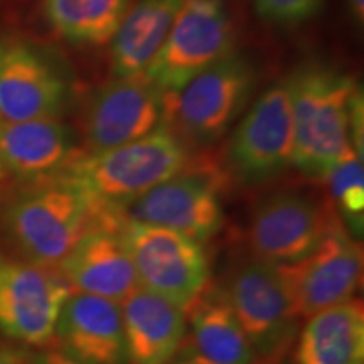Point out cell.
<instances>
[{"instance_id":"6da1fadb","label":"cell","mask_w":364,"mask_h":364,"mask_svg":"<svg viewBox=\"0 0 364 364\" xmlns=\"http://www.w3.org/2000/svg\"><path fill=\"white\" fill-rule=\"evenodd\" d=\"M118 211L95 203L63 176L24 182L0 208V231L12 253L56 268L83 235L110 226Z\"/></svg>"},{"instance_id":"7a4b0ae2","label":"cell","mask_w":364,"mask_h":364,"mask_svg":"<svg viewBox=\"0 0 364 364\" xmlns=\"http://www.w3.org/2000/svg\"><path fill=\"white\" fill-rule=\"evenodd\" d=\"M285 83L294 118L292 166L307 179L324 181L341 159L354 150L351 103L356 81L336 68L307 65Z\"/></svg>"},{"instance_id":"3957f363","label":"cell","mask_w":364,"mask_h":364,"mask_svg":"<svg viewBox=\"0 0 364 364\" xmlns=\"http://www.w3.org/2000/svg\"><path fill=\"white\" fill-rule=\"evenodd\" d=\"M189 161L191 150L161 125L134 142L100 152L83 150L59 176L103 208L124 211L136 198L179 174Z\"/></svg>"},{"instance_id":"277c9868","label":"cell","mask_w":364,"mask_h":364,"mask_svg":"<svg viewBox=\"0 0 364 364\" xmlns=\"http://www.w3.org/2000/svg\"><path fill=\"white\" fill-rule=\"evenodd\" d=\"M258 75L248 58L231 53L177 91H166L162 125L191 149L216 144L248 107Z\"/></svg>"},{"instance_id":"5b68a950","label":"cell","mask_w":364,"mask_h":364,"mask_svg":"<svg viewBox=\"0 0 364 364\" xmlns=\"http://www.w3.org/2000/svg\"><path fill=\"white\" fill-rule=\"evenodd\" d=\"M252 344L258 364L290 356L302 318L295 312L280 265L252 253L235 255L220 282Z\"/></svg>"},{"instance_id":"8992f818","label":"cell","mask_w":364,"mask_h":364,"mask_svg":"<svg viewBox=\"0 0 364 364\" xmlns=\"http://www.w3.org/2000/svg\"><path fill=\"white\" fill-rule=\"evenodd\" d=\"M117 231L142 289L186 312L206 289L211 268L204 245L167 228L122 216Z\"/></svg>"},{"instance_id":"52a82bcc","label":"cell","mask_w":364,"mask_h":364,"mask_svg":"<svg viewBox=\"0 0 364 364\" xmlns=\"http://www.w3.org/2000/svg\"><path fill=\"white\" fill-rule=\"evenodd\" d=\"M223 188L225 174L220 167L189 161L179 174L136 198L122 213L129 220L167 228L206 245L225 225Z\"/></svg>"},{"instance_id":"ba28073f","label":"cell","mask_w":364,"mask_h":364,"mask_svg":"<svg viewBox=\"0 0 364 364\" xmlns=\"http://www.w3.org/2000/svg\"><path fill=\"white\" fill-rule=\"evenodd\" d=\"M235 39L226 0H184L145 75L164 91H177L235 53Z\"/></svg>"},{"instance_id":"9c48e42d","label":"cell","mask_w":364,"mask_h":364,"mask_svg":"<svg viewBox=\"0 0 364 364\" xmlns=\"http://www.w3.org/2000/svg\"><path fill=\"white\" fill-rule=\"evenodd\" d=\"M73 292L56 268L0 250V334L24 348L53 344L63 304Z\"/></svg>"},{"instance_id":"30bf717a","label":"cell","mask_w":364,"mask_h":364,"mask_svg":"<svg viewBox=\"0 0 364 364\" xmlns=\"http://www.w3.org/2000/svg\"><path fill=\"white\" fill-rule=\"evenodd\" d=\"M294 118L285 80L245 113L226 145L228 172L241 184H265L292 166Z\"/></svg>"},{"instance_id":"8fae6325","label":"cell","mask_w":364,"mask_h":364,"mask_svg":"<svg viewBox=\"0 0 364 364\" xmlns=\"http://www.w3.org/2000/svg\"><path fill=\"white\" fill-rule=\"evenodd\" d=\"M331 203L302 189H280L255 204L248 225V252L275 265L307 257L329 230Z\"/></svg>"},{"instance_id":"7c38bea8","label":"cell","mask_w":364,"mask_h":364,"mask_svg":"<svg viewBox=\"0 0 364 364\" xmlns=\"http://www.w3.org/2000/svg\"><path fill=\"white\" fill-rule=\"evenodd\" d=\"M166 91L145 73L113 78L91 93L80 120L85 152L139 140L164 122Z\"/></svg>"},{"instance_id":"4fadbf2b","label":"cell","mask_w":364,"mask_h":364,"mask_svg":"<svg viewBox=\"0 0 364 364\" xmlns=\"http://www.w3.org/2000/svg\"><path fill=\"white\" fill-rule=\"evenodd\" d=\"M363 247L336 215L321 243L302 260L280 265L295 312L309 318L353 300L363 279Z\"/></svg>"},{"instance_id":"5bb4252c","label":"cell","mask_w":364,"mask_h":364,"mask_svg":"<svg viewBox=\"0 0 364 364\" xmlns=\"http://www.w3.org/2000/svg\"><path fill=\"white\" fill-rule=\"evenodd\" d=\"M70 86L43 51L16 41L0 46V122L59 118Z\"/></svg>"},{"instance_id":"9a60e30c","label":"cell","mask_w":364,"mask_h":364,"mask_svg":"<svg viewBox=\"0 0 364 364\" xmlns=\"http://www.w3.org/2000/svg\"><path fill=\"white\" fill-rule=\"evenodd\" d=\"M53 343L80 364H129L120 304L97 295L70 294Z\"/></svg>"},{"instance_id":"2e32d148","label":"cell","mask_w":364,"mask_h":364,"mask_svg":"<svg viewBox=\"0 0 364 364\" xmlns=\"http://www.w3.org/2000/svg\"><path fill=\"white\" fill-rule=\"evenodd\" d=\"M81 152L76 132L58 118L0 122V159L22 184L61 174Z\"/></svg>"},{"instance_id":"e0dca14e","label":"cell","mask_w":364,"mask_h":364,"mask_svg":"<svg viewBox=\"0 0 364 364\" xmlns=\"http://www.w3.org/2000/svg\"><path fill=\"white\" fill-rule=\"evenodd\" d=\"M58 272L73 292L118 304L140 287L124 241L110 226L91 228L59 263Z\"/></svg>"},{"instance_id":"ac0fdd59","label":"cell","mask_w":364,"mask_h":364,"mask_svg":"<svg viewBox=\"0 0 364 364\" xmlns=\"http://www.w3.org/2000/svg\"><path fill=\"white\" fill-rule=\"evenodd\" d=\"M129 364H166L188 338L186 312L149 290L120 302Z\"/></svg>"},{"instance_id":"d6986e66","label":"cell","mask_w":364,"mask_h":364,"mask_svg":"<svg viewBox=\"0 0 364 364\" xmlns=\"http://www.w3.org/2000/svg\"><path fill=\"white\" fill-rule=\"evenodd\" d=\"M294 364H364V307L361 299L324 309L300 326Z\"/></svg>"},{"instance_id":"ffe728a7","label":"cell","mask_w":364,"mask_h":364,"mask_svg":"<svg viewBox=\"0 0 364 364\" xmlns=\"http://www.w3.org/2000/svg\"><path fill=\"white\" fill-rule=\"evenodd\" d=\"M188 341L215 364H258L255 351L220 282L206 289L186 309Z\"/></svg>"},{"instance_id":"44dd1931","label":"cell","mask_w":364,"mask_h":364,"mask_svg":"<svg viewBox=\"0 0 364 364\" xmlns=\"http://www.w3.org/2000/svg\"><path fill=\"white\" fill-rule=\"evenodd\" d=\"M184 0H139L129 9L112 39L110 66L115 78L145 73L161 51Z\"/></svg>"},{"instance_id":"7402d4cb","label":"cell","mask_w":364,"mask_h":364,"mask_svg":"<svg viewBox=\"0 0 364 364\" xmlns=\"http://www.w3.org/2000/svg\"><path fill=\"white\" fill-rule=\"evenodd\" d=\"M132 0H43V12L54 33L73 44L110 43Z\"/></svg>"},{"instance_id":"603a6c76","label":"cell","mask_w":364,"mask_h":364,"mask_svg":"<svg viewBox=\"0 0 364 364\" xmlns=\"http://www.w3.org/2000/svg\"><path fill=\"white\" fill-rule=\"evenodd\" d=\"M322 182L329 186L332 208L354 238L363 233L364 225V169L363 157L356 150L341 159Z\"/></svg>"},{"instance_id":"cb8c5ba5","label":"cell","mask_w":364,"mask_h":364,"mask_svg":"<svg viewBox=\"0 0 364 364\" xmlns=\"http://www.w3.org/2000/svg\"><path fill=\"white\" fill-rule=\"evenodd\" d=\"M258 16L279 26H297L314 19L324 0H253Z\"/></svg>"},{"instance_id":"d4e9b609","label":"cell","mask_w":364,"mask_h":364,"mask_svg":"<svg viewBox=\"0 0 364 364\" xmlns=\"http://www.w3.org/2000/svg\"><path fill=\"white\" fill-rule=\"evenodd\" d=\"M0 364H36L34 353L16 343H0Z\"/></svg>"},{"instance_id":"484cf974","label":"cell","mask_w":364,"mask_h":364,"mask_svg":"<svg viewBox=\"0 0 364 364\" xmlns=\"http://www.w3.org/2000/svg\"><path fill=\"white\" fill-rule=\"evenodd\" d=\"M166 364H215V363L204 358L203 354L189 343L188 338H186L184 344L181 346L179 351H177Z\"/></svg>"},{"instance_id":"4316f807","label":"cell","mask_w":364,"mask_h":364,"mask_svg":"<svg viewBox=\"0 0 364 364\" xmlns=\"http://www.w3.org/2000/svg\"><path fill=\"white\" fill-rule=\"evenodd\" d=\"M34 358L36 364H80L54 348L41 349L39 353H34Z\"/></svg>"},{"instance_id":"83f0119b","label":"cell","mask_w":364,"mask_h":364,"mask_svg":"<svg viewBox=\"0 0 364 364\" xmlns=\"http://www.w3.org/2000/svg\"><path fill=\"white\" fill-rule=\"evenodd\" d=\"M348 4V9L353 14V19L356 24L363 26L364 21V0H346Z\"/></svg>"},{"instance_id":"f1b7e54d","label":"cell","mask_w":364,"mask_h":364,"mask_svg":"<svg viewBox=\"0 0 364 364\" xmlns=\"http://www.w3.org/2000/svg\"><path fill=\"white\" fill-rule=\"evenodd\" d=\"M6 177H7V171H6V167H4L2 159H0V181H4Z\"/></svg>"},{"instance_id":"f546056e","label":"cell","mask_w":364,"mask_h":364,"mask_svg":"<svg viewBox=\"0 0 364 364\" xmlns=\"http://www.w3.org/2000/svg\"><path fill=\"white\" fill-rule=\"evenodd\" d=\"M279 364H294L292 361V356H287L285 359H282V361Z\"/></svg>"}]
</instances>
